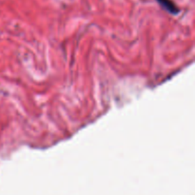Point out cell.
I'll list each match as a JSON object with an SVG mask.
<instances>
[{"mask_svg": "<svg viewBox=\"0 0 195 195\" xmlns=\"http://www.w3.org/2000/svg\"><path fill=\"white\" fill-rule=\"evenodd\" d=\"M163 8L166 9L168 12L171 13H177L179 12V9L177 8L176 5L173 3L171 0H157Z\"/></svg>", "mask_w": 195, "mask_h": 195, "instance_id": "6da1fadb", "label": "cell"}]
</instances>
